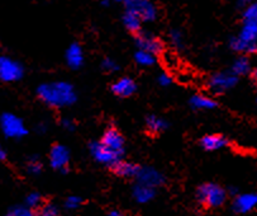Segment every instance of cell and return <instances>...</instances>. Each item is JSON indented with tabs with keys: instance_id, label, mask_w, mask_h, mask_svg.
Segmentation results:
<instances>
[{
	"instance_id": "cell-36",
	"label": "cell",
	"mask_w": 257,
	"mask_h": 216,
	"mask_svg": "<svg viewBox=\"0 0 257 216\" xmlns=\"http://www.w3.org/2000/svg\"><path fill=\"white\" fill-rule=\"evenodd\" d=\"M46 130H47V127H46L45 123H40V125H38L37 131H40V132H45Z\"/></svg>"
},
{
	"instance_id": "cell-30",
	"label": "cell",
	"mask_w": 257,
	"mask_h": 216,
	"mask_svg": "<svg viewBox=\"0 0 257 216\" xmlns=\"http://www.w3.org/2000/svg\"><path fill=\"white\" fill-rule=\"evenodd\" d=\"M80 205H81V198L77 197V196H70V197H67L66 202H65V207L70 208V210H75Z\"/></svg>"
},
{
	"instance_id": "cell-10",
	"label": "cell",
	"mask_w": 257,
	"mask_h": 216,
	"mask_svg": "<svg viewBox=\"0 0 257 216\" xmlns=\"http://www.w3.org/2000/svg\"><path fill=\"white\" fill-rule=\"evenodd\" d=\"M136 45H137L138 50L146 51L152 55H157L162 50V45L159 38L152 36L151 33H138L136 36Z\"/></svg>"
},
{
	"instance_id": "cell-20",
	"label": "cell",
	"mask_w": 257,
	"mask_h": 216,
	"mask_svg": "<svg viewBox=\"0 0 257 216\" xmlns=\"http://www.w3.org/2000/svg\"><path fill=\"white\" fill-rule=\"evenodd\" d=\"M146 126L151 132L157 133V132H161V131L166 130L169 123L165 118L159 117V116H155L151 115L146 118Z\"/></svg>"
},
{
	"instance_id": "cell-21",
	"label": "cell",
	"mask_w": 257,
	"mask_h": 216,
	"mask_svg": "<svg viewBox=\"0 0 257 216\" xmlns=\"http://www.w3.org/2000/svg\"><path fill=\"white\" fill-rule=\"evenodd\" d=\"M123 24H124V27L130 31V32L138 33L141 31V24H142V21H141L136 14L125 11L124 16H123Z\"/></svg>"
},
{
	"instance_id": "cell-35",
	"label": "cell",
	"mask_w": 257,
	"mask_h": 216,
	"mask_svg": "<svg viewBox=\"0 0 257 216\" xmlns=\"http://www.w3.org/2000/svg\"><path fill=\"white\" fill-rule=\"evenodd\" d=\"M7 158V153L4 150V148L0 145V160H4Z\"/></svg>"
},
{
	"instance_id": "cell-23",
	"label": "cell",
	"mask_w": 257,
	"mask_h": 216,
	"mask_svg": "<svg viewBox=\"0 0 257 216\" xmlns=\"http://www.w3.org/2000/svg\"><path fill=\"white\" fill-rule=\"evenodd\" d=\"M135 60L138 65H141V66H152V65L156 62L155 55L142 50H138L137 52L135 53Z\"/></svg>"
},
{
	"instance_id": "cell-37",
	"label": "cell",
	"mask_w": 257,
	"mask_h": 216,
	"mask_svg": "<svg viewBox=\"0 0 257 216\" xmlns=\"http://www.w3.org/2000/svg\"><path fill=\"white\" fill-rule=\"evenodd\" d=\"M108 216H124L123 213H120L119 211H111Z\"/></svg>"
},
{
	"instance_id": "cell-14",
	"label": "cell",
	"mask_w": 257,
	"mask_h": 216,
	"mask_svg": "<svg viewBox=\"0 0 257 216\" xmlns=\"http://www.w3.org/2000/svg\"><path fill=\"white\" fill-rule=\"evenodd\" d=\"M257 196L254 193H243V195L237 196L234 200L233 208L239 213H246L251 211L256 206Z\"/></svg>"
},
{
	"instance_id": "cell-9",
	"label": "cell",
	"mask_w": 257,
	"mask_h": 216,
	"mask_svg": "<svg viewBox=\"0 0 257 216\" xmlns=\"http://www.w3.org/2000/svg\"><path fill=\"white\" fill-rule=\"evenodd\" d=\"M100 142L105 145L109 150L120 155V157H123V154H124V139H123L119 131H117L115 128L106 130Z\"/></svg>"
},
{
	"instance_id": "cell-2",
	"label": "cell",
	"mask_w": 257,
	"mask_h": 216,
	"mask_svg": "<svg viewBox=\"0 0 257 216\" xmlns=\"http://www.w3.org/2000/svg\"><path fill=\"white\" fill-rule=\"evenodd\" d=\"M231 47L237 52L253 53L257 48V21L243 22L239 35L231 40Z\"/></svg>"
},
{
	"instance_id": "cell-8",
	"label": "cell",
	"mask_w": 257,
	"mask_h": 216,
	"mask_svg": "<svg viewBox=\"0 0 257 216\" xmlns=\"http://www.w3.org/2000/svg\"><path fill=\"white\" fill-rule=\"evenodd\" d=\"M238 82V78L232 73H217L209 79V88L214 93H223L233 88Z\"/></svg>"
},
{
	"instance_id": "cell-22",
	"label": "cell",
	"mask_w": 257,
	"mask_h": 216,
	"mask_svg": "<svg viewBox=\"0 0 257 216\" xmlns=\"http://www.w3.org/2000/svg\"><path fill=\"white\" fill-rule=\"evenodd\" d=\"M249 71H251V62H249V60L246 56H241L233 62L231 73L238 78L239 75H246Z\"/></svg>"
},
{
	"instance_id": "cell-11",
	"label": "cell",
	"mask_w": 257,
	"mask_h": 216,
	"mask_svg": "<svg viewBox=\"0 0 257 216\" xmlns=\"http://www.w3.org/2000/svg\"><path fill=\"white\" fill-rule=\"evenodd\" d=\"M136 178L138 179L140 184H145V186H149L155 188L156 186L164 182V177L160 173L159 171H156L155 168L151 167H142V168H138L137 176Z\"/></svg>"
},
{
	"instance_id": "cell-38",
	"label": "cell",
	"mask_w": 257,
	"mask_h": 216,
	"mask_svg": "<svg viewBox=\"0 0 257 216\" xmlns=\"http://www.w3.org/2000/svg\"><path fill=\"white\" fill-rule=\"evenodd\" d=\"M115 2H124V0H115Z\"/></svg>"
},
{
	"instance_id": "cell-29",
	"label": "cell",
	"mask_w": 257,
	"mask_h": 216,
	"mask_svg": "<svg viewBox=\"0 0 257 216\" xmlns=\"http://www.w3.org/2000/svg\"><path fill=\"white\" fill-rule=\"evenodd\" d=\"M38 216H59V210L53 205H46L41 208Z\"/></svg>"
},
{
	"instance_id": "cell-19",
	"label": "cell",
	"mask_w": 257,
	"mask_h": 216,
	"mask_svg": "<svg viewBox=\"0 0 257 216\" xmlns=\"http://www.w3.org/2000/svg\"><path fill=\"white\" fill-rule=\"evenodd\" d=\"M190 104L195 110H212L217 106L214 99L207 96H202V94H195V96L191 97Z\"/></svg>"
},
{
	"instance_id": "cell-32",
	"label": "cell",
	"mask_w": 257,
	"mask_h": 216,
	"mask_svg": "<svg viewBox=\"0 0 257 216\" xmlns=\"http://www.w3.org/2000/svg\"><path fill=\"white\" fill-rule=\"evenodd\" d=\"M159 84L161 87H169L170 84L173 83V79H171V77H170L169 74H166V73H161V74L159 75Z\"/></svg>"
},
{
	"instance_id": "cell-16",
	"label": "cell",
	"mask_w": 257,
	"mask_h": 216,
	"mask_svg": "<svg viewBox=\"0 0 257 216\" xmlns=\"http://www.w3.org/2000/svg\"><path fill=\"white\" fill-rule=\"evenodd\" d=\"M228 140L222 135H205L202 140H200V145L203 149L208 150V152H215V150H220L223 148L227 147Z\"/></svg>"
},
{
	"instance_id": "cell-34",
	"label": "cell",
	"mask_w": 257,
	"mask_h": 216,
	"mask_svg": "<svg viewBox=\"0 0 257 216\" xmlns=\"http://www.w3.org/2000/svg\"><path fill=\"white\" fill-rule=\"evenodd\" d=\"M249 4H252V0H238V7L241 8H246Z\"/></svg>"
},
{
	"instance_id": "cell-5",
	"label": "cell",
	"mask_w": 257,
	"mask_h": 216,
	"mask_svg": "<svg viewBox=\"0 0 257 216\" xmlns=\"http://www.w3.org/2000/svg\"><path fill=\"white\" fill-rule=\"evenodd\" d=\"M0 127L7 137L19 139L27 133V127L23 120L13 113H4L0 118Z\"/></svg>"
},
{
	"instance_id": "cell-25",
	"label": "cell",
	"mask_w": 257,
	"mask_h": 216,
	"mask_svg": "<svg viewBox=\"0 0 257 216\" xmlns=\"http://www.w3.org/2000/svg\"><path fill=\"white\" fill-rule=\"evenodd\" d=\"M27 171H28V173L33 174V176H37V174H40L41 171H42V163H41L37 158H32V159L28 162Z\"/></svg>"
},
{
	"instance_id": "cell-12",
	"label": "cell",
	"mask_w": 257,
	"mask_h": 216,
	"mask_svg": "<svg viewBox=\"0 0 257 216\" xmlns=\"http://www.w3.org/2000/svg\"><path fill=\"white\" fill-rule=\"evenodd\" d=\"M70 160V152L65 145H55L50 153V163L55 169L64 171Z\"/></svg>"
},
{
	"instance_id": "cell-4",
	"label": "cell",
	"mask_w": 257,
	"mask_h": 216,
	"mask_svg": "<svg viewBox=\"0 0 257 216\" xmlns=\"http://www.w3.org/2000/svg\"><path fill=\"white\" fill-rule=\"evenodd\" d=\"M127 12L136 14L142 22H152L157 17V7L152 0H124Z\"/></svg>"
},
{
	"instance_id": "cell-18",
	"label": "cell",
	"mask_w": 257,
	"mask_h": 216,
	"mask_svg": "<svg viewBox=\"0 0 257 216\" xmlns=\"http://www.w3.org/2000/svg\"><path fill=\"white\" fill-rule=\"evenodd\" d=\"M133 196H135V198L140 203H146L154 198L155 188L138 183L137 186L135 187V190H133Z\"/></svg>"
},
{
	"instance_id": "cell-28",
	"label": "cell",
	"mask_w": 257,
	"mask_h": 216,
	"mask_svg": "<svg viewBox=\"0 0 257 216\" xmlns=\"http://www.w3.org/2000/svg\"><path fill=\"white\" fill-rule=\"evenodd\" d=\"M7 216H38L30 207H14L12 208Z\"/></svg>"
},
{
	"instance_id": "cell-6",
	"label": "cell",
	"mask_w": 257,
	"mask_h": 216,
	"mask_svg": "<svg viewBox=\"0 0 257 216\" xmlns=\"http://www.w3.org/2000/svg\"><path fill=\"white\" fill-rule=\"evenodd\" d=\"M24 69L18 61L8 56H0V80L6 83H12L22 79Z\"/></svg>"
},
{
	"instance_id": "cell-26",
	"label": "cell",
	"mask_w": 257,
	"mask_h": 216,
	"mask_svg": "<svg viewBox=\"0 0 257 216\" xmlns=\"http://www.w3.org/2000/svg\"><path fill=\"white\" fill-rule=\"evenodd\" d=\"M170 40H171V43H173L176 48H181L184 46V37L181 31L179 30L171 31V32H170Z\"/></svg>"
},
{
	"instance_id": "cell-24",
	"label": "cell",
	"mask_w": 257,
	"mask_h": 216,
	"mask_svg": "<svg viewBox=\"0 0 257 216\" xmlns=\"http://www.w3.org/2000/svg\"><path fill=\"white\" fill-rule=\"evenodd\" d=\"M257 21V6L254 3L249 4L244 8L243 12V22Z\"/></svg>"
},
{
	"instance_id": "cell-7",
	"label": "cell",
	"mask_w": 257,
	"mask_h": 216,
	"mask_svg": "<svg viewBox=\"0 0 257 216\" xmlns=\"http://www.w3.org/2000/svg\"><path fill=\"white\" fill-rule=\"evenodd\" d=\"M90 153L93 155L94 159L96 162L101 164H105V166H110L113 168L115 164L122 160V157L115 153H113L111 150H109L105 145L101 144L100 141H95L90 145Z\"/></svg>"
},
{
	"instance_id": "cell-17",
	"label": "cell",
	"mask_w": 257,
	"mask_h": 216,
	"mask_svg": "<svg viewBox=\"0 0 257 216\" xmlns=\"http://www.w3.org/2000/svg\"><path fill=\"white\" fill-rule=\"evenodd\" d=\"M138 168H140V167L136 166V164L131 163V162H124V160H119V162L113 167V169L115 171V173H117L118 176L125 177V178L137 176Z\"/></svg>"
},
{
	"instance_id": "cell-15",
	"label": "cell",
	"mask_w": 257,
	"mask_h": 216,
	"mask_svg": "<svg viewBox=\"0 0 257 216\" xmlns=\"http://www.w3.org/2000/svg\"><path fill=\"white\" fill-rule=\"evenodd\" d=\"M66 61L71 69H79L84 62V52L79 43H72L66 51Z\"/></svg>"
},
{
	"instance_id": "cell-3",
	"label": "cell",
	"mask_w": 257,
	"mask_h": 216,
	"mask_svg": "<svg viewBox=\"0 0 257 216\" xmlns=\"http://www.w3.org/2000/svg\"><path fill=\"white\" fill-rule=\"evenodd\" d=\"M196 198L205 207H219L225 202L227 192L215 183H205L196 191Z\"/></svg>"
},
{
	"instance_id": "cell-31",
	"label": "cell",
	"mask_w": 257,
	"mask_h": 216,
	"mask_svg": "<svg viewBox=\"0 0 257 216\" xmlns=\"http://www.w3.org/2000/svg\"><path fill=\"white\" fill-rule=\"evenodd\" d=\"M101 66H103V69L105 70V71H109V73H113V71H117L118 69H119V66H118V64L114 60L111 59H105L103 62H101Z\"/></svg>"
},
{
	"instance_id": "cell-13",
	"label": "cell",
	"mask_w": 257,
	"mask_h": 216,
	"mask_svg": "<svg viewBox=\"0 0 257 216\" xmlns=\"http://www.w3.org/2000/svg\"><path fill=\"white\" fill-rule=\"evenodd\" d=\"M136 89H137V86H136L135 80L127 77L120 78L111 86V91L114 92V94H117L118 97H123V98H127V97L135 94Z\"/></svg>"
},
{
	"instance_id": "cell-27",
	"label": "cell",
	"mask_w": 257,
	"mask_h": 216,
	"mask_svg": "<svg viewBox=\"0 0 257 216\" xmlns=\"http://www.w3.org/2000/svg\"><path fill=\"white\" fill-rule=\"evenodd\" d=\"M26 202H27V206H28L30 208H36L42 203V197H41L40 193L32 192L27 196Z\"/></svg>"
},
{
	"instance_id": "cell-33",
	"label": "cell",
	"mask_w": 257,
	"mask_h": 216,
	"mask_svg": "<svg viewBox=\"0 0 257 216\" xmlns=\"http://www.w3.org/2000/svg\"><path fill=\"white\" fill-rule=\"evenodd\" d=\"M61 125L64 126L66 130H74V127H75L74 122H72L71 120H69V118H64V120L61 121Z\"/></svg>"
},
{
	"instance_id": "cell-1",
	"label": "cell",
	"mask_w": 257,
	"mask_h": 216,
	"mask_svg": "<svg viewBox=\"0 0 257 216\" xmlns=\"http://www.w3.org/2000/svg\"><path fill=\"white\" fill-rule=\"evenodd\" d=\"M38 97L46 104L56 108L71 106L76 102V92L67 82H52L38 87Z\"/></svg>"
}]
</instances>
